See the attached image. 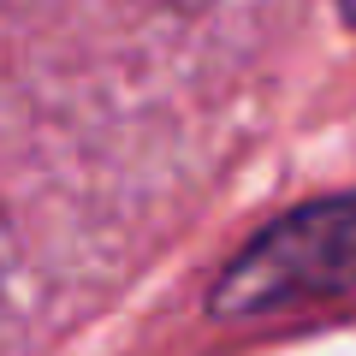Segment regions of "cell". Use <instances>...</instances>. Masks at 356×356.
<instances>
[{"label": "cell", "instance_id": "cell-1", "mask_svg": "<svg viewBox=\"0 0 356 356\" xmlns=\"http://www.w3.org/2000/svg\"><path fill=\"white\" fill-rule=\"evenodd\" d=\"M356 291V196H321L261 232L214 285V315L250 321Z\"/></svg>", "mask_w": 356, "mask_h": 356}, {"label": "cell", "instance_id": "cell-2", "mask_svg": "<svg viewBox=\"0 0 356 356\" xmlns=\"http://www.w3.org/2000/svg\"><path fill=\"white\" fill-rule=\"evenodd\" d=\"M339 13H344V18H350V24H356V0H339Z\"/></svg>", "mask_w": 356, "mask_h": 356}]
</instances>
